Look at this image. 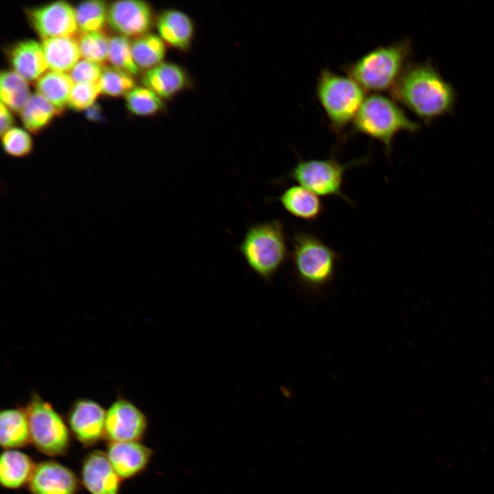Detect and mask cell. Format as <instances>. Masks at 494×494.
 Here are the masks:
<instances>
[{
  "label": "cell",
  "mask_w": 494,
  "mask_h": 494,
  "mask_svg": "<svg viewBox=\"0 0 494 494\" xmlns=\"http://www.w3.org/2000/svg\"><path fill=\"white\" fill-rule=\"evenodd\" d=\"M9 56L14 71L27 81H36L49 69L42 44L36 40L18 42Z\"/></svg>",
  "instance_id": "ac0fdd59"
},
{
  "label": "cell",
  "mask_w": 494,
  "mask_h": 494,
  "mask_svg": "<svg viewBox=\"0 0 494 494\" xmlns=\"http://www.w3.org/2000/svg\"><path fill=\"white\" fill-rule=\"evenodd\" d=\"M31 442L29 423L24 410L6 409L0 414V443L5 449L22 447Z\"/></svg>",
  "instance_id": "7402d4cb"
},
{
  "label": "cell",
  "mask_w": 494,
  "mask_h": 494,
  "mask_svg": "<svg viewBox=\"0 0 494 494\" xmlns=\"http://www.w3.org/2000/svg\"><path fill=\"white\" fill-rule=\"evenodd\" d=\"M106 412L94 401H75L68 414V423L74 436L83 445L89 446L105 435Z\"/></svg>",
  "instance_id": "7c38bea8"
},
{
  "label": "cell",
  "mask_w": 494,
  "mask_h": 494,
  "mask_svg": "<svg viewBox=\"0 0 494 494\" xmlns=\"http://www.w3.org/2000/svg\"><path fill=\"white\" fill-rule=\"evenodd\" d=\"M148 419L130 401L119 399L106 412L105 435L110 441H139L145 435Z\"/></svg>",
  "instance_id": "8fae6325"
},
{
  "label": "cell",
  "mask_w": 494,
  "mask_h": 494,
  "mask_svg": "<svg viewBox=\"0 0 494 494\" xmlns=\"http://www.w3.org/2000/svg\"><path fill=\"white\" fill-rule=\"evenodd\" d=\"M125 96L127 108L136 115H154L164 108L163 99L145 86H135Z\"/></svg>",
  "instance_id": "f1b7e54d"
},
{
  "label": "cell",
  "mask_w": 494,
  "mask_h": 494,
  "mask_svg": "<svg viewBox=\"0 0 494 494\" xmlns=\"http://www.w3.org/2000/svg\"><path fill=\"white\" fill-rule=\"evenodd\" d=\"M100 93L102 91L99 83L74 84L67 106L75 110L87 109L93 105Z\"/></svg>",
  "instance_id": "d6a6232c"
},
{
  "label": "cell",
  "mask_w": 494,
  "mask_h": 494,
  "mask_svg": "<svg viewBox=\"0 0 494 494\" xmlns=\"http://www.w3.org/2000/svg\"><path fill=\"white\" fill-rule=\"evenodd\" d=\"M315 95L329 122V129L340 141L349 137V127L360 110L365 91L348 75L322 68L317 78Z\"/></svg>",
  "instance_id": "3957f363"
},
{
  "label": "cell",
  "mask_w": 494,
  "mask_h": 494,
  "mask_svg": "<svg viewBox=\"0 0 494 494\" xmlns=\"http://www.w3.org/2000/svg\"><path fill=\"white\" fill-rule=\"evenodd\" d=\"M102 70V65L82 59L71 69L69 75L74 84H97L99 82Z\"/></svg>",
  "instance_id": "836d02e7"
},
{
  "label": "cell",
  "mask_w": 494,
  "mask_h": 494,
  "mask_svg": "<svg viewBox=\"0 0 494 494\" xmlns=\"http://www.w3.org/2000/svg\"><path fill=\"white\" fill-rule=\"evenodd\" d=\"M412 51L410 40L404 38L378 45L341 68L365 91H390L408 63Z\"/></svg>",
  "instance_id": "7a4b0ae2"
},
{
  "label": "cell",
  "mask_w": 494,
  "mask_h": 494,
  "mask_svg": "<svg viewBox=\"0 0 494 494\" xmlns=\"http://www.w3.org/2000/svg\"><path fill=\"white\" fill-rule=\"evenodd\" d=\"M73 85L69 74L50 70L35 83L37 92L61 111L68 105Z\"/></svg>",
  "instance_id": "603a6c76"
},
{
  "label": "cell",
  "mask_w": 494,
  "mask_h": 494,
  "mask_svg": "<svg viewBox=\"0 0 494 494\" xmlns=\"http://www.w3.org/2000/svg\"><path fill=\"white\" fill-rule=\"evenodd\" d=\"M154 21L151 5L143 1H118L108 8V24L128 38H136L150 33Z\"/></svg>",
  "instance_id": "30bf717a"
},
{
  "label": "cell",
  "mask_w": 494,
  "mask_h": 494,
  "mask_svg": "<svg viewBox=\"0 0 494 494\" xmlns=\"http://www.w3.org/2000/svg\"><path fill=\"white\" fill-rule=\"evenodd\" d=\"M106 454L120 478L128 479L145 470L153 451L139 441H110Z\"/></svg>",
  "instance_id": "9a60e30c"
},
{
  "label": "cell",
  "mask_w": 494,
  "mask_h": 494,
  "mask_svg": "<svg viewBox=\"0 0 494 494\" xmlns=\"http://www.w3.org/2000/svg\"><path fill=\"white\" fill-rule=\"evenodd\" d=\"M88 118L92 120L99 119V108L96 106H91L87 108Z\"/></svg>",
  "instance_id": "d590c367"
},
{
  "label": "cell",
  "mask_w": 494,
  "mask_h": 494,
  "mask_svg": "<svg viewBox=\"0 0 494 494\" xmlns=\"http://www.w3.org/2000/svg\"><path fill=\"white\" fill-rule=\"evenodd\" d=\"M81 57L101 65L108 60L110 38L102 30L96 32L80 33L76 36Z\"/></svg>",
  "instance_id": "83f0119b"
},
{
  "label": "cell",
  "mask_w": 494,
  "mask_h": 494,
  "mask_svg": "<svg viewBox=\"0 0 494 494\" xmlns=\"http://www.w3.org/2000/svg\"><path fill=\"white\" fill-rule=\"evenodd\" d=\"M108 5L104 1H86L75 9L80 33L102 30L107 23Z\"/></svg>",
  "instance_id": "4316f807"
},
{
  "label": "cell",
  "mask_w": 494,
  "mask_h": 494,
  "mask_svg": "<svg viewBox=\"0 0 494 494\" xmlns=\"http://www.w3.org/2000/svg\"><path fill=\"white\" fill-rule=\"evenodd\" d=\"M20 113L25 128L37 133L60 115L61 110L36 92L31 95Z\"/></svg>",
  "instance_id": "cb8c5ba5"
},
{
  "label": "cell",
  "mask_w": 494,
  "mask_h": 494,
  "mask_svg": "<svg viewBox=\"0 0 494 494\" xmlns=\"http://www.w3.org/2000/svg\"><path fill=\"white\" fill-rule=\"evenodd\" d=\"M30 22L42 40L76 37L79 32L75 9L58 1L27 10Z\"/></svg>",
  "instance_id": "9c48e42d"
},
{
  "label": "cell",
  "mask_w": 494,
  "mask_h": 494,
  "mask_svg": "<svg viewBox=\"0 0 494 494\" xmlns=\"http://www.w3.org/2000/svg\"><path fill=\"white\" fill-rule=\"evenodd\" d=\"M81 478L91 494H119L121 478L107 454L101 451H91L85 457Z\"/></svg>",
  "instance_id": "5bb4252c"
},
{
  "label": "cell",
  "mask_w": 494,
  "mask_h": 494,
  "mask_svg": "<svg viewBox=\"0 0 494 494\" xmlns=\"http://www.w3.org/2000/svg\"><path fill=\"white\" fill-rule=\"evenodd\" d=\"M36 464L24 453L5 449L1 456L0 482L7 489H19L29 482Z\"/></svg>",
  "instance_id": "44dd1931"
},
{
  "label": "cell",
  "mask_w": 494,
  "mask_h": 494,
  "mask_svg": "<svg viewBox=\"0 0 494 494\" xmlns=\"http://www.w3.org/2000/svg\"><path fill=\"white\" fill-rule=\"evenodd\" d=\"M99 84L102 93L114 97L126 95L136 86L134 77L113 66L103 67Z\"/></svg>",
  "instance_id": "4dcf8cb0"
},
{
  "label": "cell",
  "mask_w": 494,
  "mask_h": 494,
  "mask_svg": "<svg viewBox=\"0 0 494 494\" xmlns=\"http://www.w3.org/2000/svg\"><path fill=\"white\" fill-rule=\"evenodd\" d=\"M2 147L5 154L14 158H23L33 150V141L25 130L12 128L1 136Z\"/></svg>",
  "instance_id": "1f68e13d"
},
{
  "label": "cell",
  "mask_w": 494,
  "mask_h": 494,
  "mask_svg": "<svg viewBox=\"0 0 494 494\" xmlns=\"http://www.w3.org/2000/svg\"><path fill=\"white\" fill-rule=\"evenodd\" d=\"M421 125L411 120L392 98L381 93L366 96L351 126V134H361L380 142L389 158L395 137L401 132H416Z\"/></svg>",
  "instance_id": "277c9868"
},
{
  "label": "cell",
  "mask_w": 494,
  "mask_h": 494,
  "mask_svg": "<svg viewBox=\"0 0 494 494\" xmlns=\"http://www.w3.org/2000/svg\"><path fill=\"white\" fill-rule=\"evenodd\" d=\"M28 484L32 494H76L79 489L75 473L53 460L36 464Z\"/></svg>",
  "instance_id": "4fadbf2b"
},
{
  "label": "cell",
  "mask_w": 494,
  "mask_h": 494,
  "mask_svg": "<svg viewBox=\"0 0 494 494\" xmlns=\"http://www.w3.org/2000/svg\"><path fill=\"white\" fill-rule=\"evenodd\" d=\"M290 257L299 283L311 291L320 292L333 280L340 256L314 233L294 231Z\"/></svg>",
  "instance_id": "8992f818"
},
{
  "label": "cell",
  "mask_w": 494,
  "mask_h": 494,
  "mask_svg": "<svg viewBox=\"0 0 494 494\" xmlns=\"http://www.w3.org/2000/svg\"><path fill=\"white\" fill-rule=\"evenodd\" d=\"M143 82L163 99L173 98L191 85L190 78L185 69L169 62H163L147 70Z\"/></svg>",
  "instance_id": "e0dca14e"
},
{
  "label": "cell",
  "mask_w": 494,
  "mask_h": 494,
  "mask_svg": "<svg viewBox=\"0 0 494 494\" xmlns=\"http://www.w3.org/2000/svg\"><path fill=\"white\" fill-rule=\"evenodd\" d=\"M155 23L158 36L166 45L180 51L190 48L195 35V25L186 13L167 9L157 16Z\"/></svg>",
  "instance_id": "2e32d148"
},
{
  "label": "cell",
  "mask_w": 494,
  "mask_h": 494,
  "mask_svg": "<svg viewBox=\"0 0 494 494\" xmlns=\"http://www.w3.org/2000/svg\"><path fill=\"white\" fill-rule=\"evenodd\" d=\"M31 442L42 453L63 455L70 445L69 432L62 417L51 405L34 395L24 409Z\"/></svg>",
  "instance_id": "ba28073f"
},
{
  "label": "cell",
  "mask_w": 494,
  "mask_h": 494,
  "mask_svg": "<svg viewBox=\"0 0 494 494\" xmlns=\"http://www.w3.org/2000/svg\"><path fill=\"white\" fill-rule=\"evenodd\" d=\"M275 199L289 214L306 222L317 221L325 209L317 195L303 186L289 187Z\"/></svg>",
  "instance_id": "d6986e66"
},
{
  "label": "cell",
  "mask_w": 494,
  "mask_h": 494,
  "mask_svg": "<svg viewBox=\"0 0 494 494\" xmlns=\"http://www.w3.org/2000/svg\"><path fill=\"white\" fill-rule=\"evenodd\" d=\"M41 44L50 71L67 73L80 60L76 37L47 38Z\"/></svg>",
  "instance_id": "ffe728a7"
},
{
  "label": "cell",
  "mask_w": 494,
  "mask_h": 494,
  "mask_svg": "<svg viewBox=\"0 0 494 494\" xmlns=\"http://www.w3.org/2000/svg\"><path fill=\"white\" fill-rule=\"evenodd\" d=\"M0 132L2 136L8 130L13 128L14 119L10 110L1 102L0 104Z\"/></svg>",
  "instance_id": "e575fe53"
},
{
  "label": "cell",
  "mask_w": 494,
  "mask_h": 494,
  "mask_svg": "<svg viewBox=\"0 0 494 494\" xmlns=\"http://www.w3.org/2000/svg\"><path fill=\"white\" fill-rule=\"evenodd\" d=\"M132 52L136 64L149 70L162 63L166 56V44L155 34L148 33L132 41Z\"/></svg>",
  "instance_id": "d4e9b609"
},
{
  "label": "cell",
  "mask_w": 494,
  "mask_h": 494,
  "mask_svg": "<svg viewBox=\"0 0 494 494\" xmlns=\"http://www.w3.org/2000/svg\"><path fill=\"white\" fill-rule=\"evenodd\" d=\"M30 94L27 81L14 71H2L0 76L1 102L10 110L21 113Z\"/></svg>",
  "instance_id": "484cf974"
},
{
  "label": "cell",
  "mask_w": 494,
  "mask_h": 494,
  "mask_svg": "<svg viewBox=\"0 0 494 494\" xmlns=\"http://www.w3.org/2000/svg\"><path fill=\"white\" fill-rule=\"evenodd\" d=\"M288 247L283 222L271 220L249 226L238 249L248 267L269 283L284 264Z\"/></svg>",
  "instance_id": "5b68a950"
},
{
  "label": "cell",
  "mask_w": 494,
  "mask_h": 494,
  "mask_svg": "<svg viewBox=\"0 0 494 494\" xmlns=\"http://www.w3.org/2000/svg\"><path fill=\"white\" fill-rule=\"evenodd\" d=\"M131 44L132 41L124 36L110 38L108 60L112 66L134 77L139 74L140 69L134 62Z\"/></svg>",
  "instance_id": "f546056e"
},
{
  "label": "cell",
  "mask_w": 494,
  "mask_h": 494,
  "mask_svg": "<svg viewBox=\"0 0 494 494\" xmlns=\"http://www.w3.org/2000/svg\"><path fill=\"white\" fill-rule=\"evenodd\" d=\"M390 94L426 123L449 113L456 100L454 88L428 62H408Z\"/></svg>",
  "instance_id": "6da1fadb"
},
{
  "label": "cell",
  "mask_w": 494,
  "mask_h": 494,
  "mask_svg": "<svg viewBox=\"0 0 494 494\" xmlns=\"http://www.w3.org/2000/svg\"><path fill=\"white\" fill-rule=\"evenodd\" d=\"M370 158V153L344 163L337 159L335 153L324 159H303L299 157L290 171L274 183L281 184L293 180L316 195L337 197L353 205L352 201L342 191L344 174L353 167L366 164Z\"/></svg>",
  "instance_id": "52a82bcc"
}]
</instances>
